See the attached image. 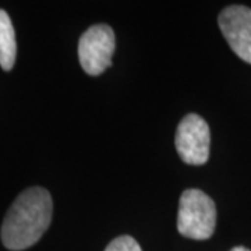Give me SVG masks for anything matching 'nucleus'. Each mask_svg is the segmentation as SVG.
<instances>
[{
    "label": "nucleus",
    "mask_w": 251,
    "mask_h": 251,
    "mask_svg": "<svg viewBox=\"0 0 251 251\" xmlns=\"http://www.w3.org/2000/svg\"><path fill=\"white\" fill-rule=\"evenodd\" d=\"M53 202L49 191L31 187L23 191L6 214L1 225V242L13 251L34 246L52 222Z\"/></svg>",
    "instance_id": "nucleus-1"
},
{
    "label": "nucleus",
    "mask_w": 251,
    "mask_h": 251,
    "mask_svg": "<svg viewBox=\"0 0 251 251\" xmlns=\"http://www.w3.org/2000/svg\"><path fill=\"white\" fill-rule=\"evenodd\" d=\"M216 225V208L212 198L198 188L186 190L179 202L177 230L193 240L209 239Z\"/></svg>",
    "instance_id": "nucleus-2"
},
{
    "label": "nucleus",
    "mask_w": 251,
    "mask_h": 251,
    "mask_svg": "<svg viewBox=\"0 0 251 251\" xmlns=\"http://www.w3.org/2000/svg\"><path fill=\"white\" fill-rule=\"evenodd\" d=\"M115 46V32L109 25L98 24L88 28L78 42V57L84 72L90 75L102 74L112 64Z\"/></svg>",
    "instance_id": "nucleus-3"
},
{
    "label": "nucleus",
    "mask_w": 251,
    "mask_h": 251,
    "mask_svg": "<svg viewBox=\"0 0 251 251\" xmlns=\"http://www.w3.org/2000/svg\"><path fill=\"white\" fill-rule=\"evenodd\" d=\"M176 150L187 165H204L209 158L211 134L206 122L198 115L183 117L176 130Z\"/></svg>",
    "instance_id": "nucleus-4"
},
{
    "label": "nucleus",
    "mask_w": 251,
    "mask_h": 251,
    "mask_svg": "<svg viewBox=\"0 0 251 251\" xmlns=\"http://www.w3.org/2000/svg\"><path fill=\"white\" fill-rule=\"evenodd\" d=\"M219 27L229 46L242 60L251 64V9L229 6L219 14Z\"/></svg>",
    "instance_id": "nucleus-5"
},
{
    "label": "nucleus",
    "mask_w": 251,
    "mask_h": 251,
    "mask_svg": "<svg viewBox=\"0 0 251 251\" xmlns=\"http://www.w3.org/2000/svg\"><path fill=\"white\" fill-rule=\"evenodd\" d=\"M17 44L16 32L11 24L9 14L0 9V66L3 70L9 72L16 63Z\"/></svg>",
    "instance_id": "nucleus-6"
},
{
    "label": "nucleus",
    "mask_w": 251,
    "mask_h": 251,
    "mask_svg": "<svg viewBox=\"0 0 251 251\" xmlns=\"http://www.w3.org/2000/svg\"><path fill=\"white\" fill-rule=\"evenodd\" d=\"M105 251H143L140 244L130 236H120L109 243Z\"/></svg>",
    "instance_id": "nucleus-7"
},
{
    "label": "nucleus",
    "mask_w": 251,
    "mask_h": 251,
    "mask_svg": "<svg viewBox=\"0 0 251 251\" xmlns=\"http://www.w3.org/2000/svg\"><path fill=\"white\" fill-rule=\"evenodd\" d=\"M230 251H250L249 249H246V247H243V246H239V247H234V249H232Z\"/></svg>",
    "instance_id": "nucleus-8"
}]
</instances>
